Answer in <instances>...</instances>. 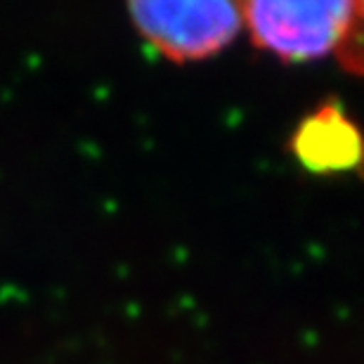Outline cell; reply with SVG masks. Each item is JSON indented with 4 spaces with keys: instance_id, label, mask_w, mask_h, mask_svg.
I'll return each instance as SVG.
<instances>
[{
    "instance_id": "cell-1",
    "label": "cell",
    "mask_w": 364,
    "mask_h": 364,
    "mask_svg": "<svg viewBox=\"0 0 364 364\" xmlns=\"http://www.w3.org/2000/svg\"><path fill=\"white\" fill-rule=\"evenodd\" d=\"M244 24L260 50L284 62H312L338 55L360 69L362 0H246Z\"/></svg>"
},
{
    "instance_id": "cell-2",
    "label": "cell",
    "mask_w": 364,
    "mask_h": 364,
    "mask_svg": "<svg viewBox=\"0 0 364 364\" xmlns=\"http://www.w3.org/2000/svg\"><path fill=\"white\" fill-rule=\"evenodd\" d=\"M246 0H128L130 14L156 53L194 62L220 53L244 26Z\"/></svg>"
},
{
    "instance_id": "cell-3",
    "label": "cell",
    "mask_w": 364,
    "mask_h": 364,
    "mask_svg": "<svg viewBox=\"0 0 364 364\" xmlns=\"http://www.w3.org/2000/svg\"><path fill=\"white\" fill-rule=\"evenodd\" d=\"M291 147L312 173H343L360 164V133L338 105L310 114L298 126Z\"/></svg>"
}]
</instances>
